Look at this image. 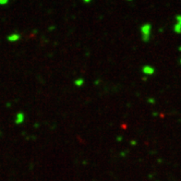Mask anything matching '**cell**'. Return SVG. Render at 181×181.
I'll list each match as a JSON object with an SVG mask.
<instances>
[{
    "instance_id": "6da1fadb",
    "label": "cell",
    "mask_w": 181,
    "mask_h": 181,
    "mask_svg": "<svg viewBox=\"0 0 181 181\" xmlns=\"http://www.w3.org/2000/svg\"><path fill=\"white\" fill-rule=\"evenodd\" d=\"M151 25L149 23H146L141 27V35L142 40L144 42H148L150 39V34H151Z\"/></svg>"
},
{
    "instance_id": "7a4b0ae2",
    "label": "cell",
    "mask_w": 181,
    "mask_h": 181,
    "mask_svg": "<svg viewBox=\"0 0 181 181\" xmlns=\"http://www.w3.org/2000/svg\"><path fill=\"white\" fill-rule=\"evenodd\" d=\"M142 72L145 75L150 76V75H152V74L154 73V68L151 67V66H144L142 68Z\"/></svg>"
},
{
    "instance_id": "3957f363",
    "label": "cell",
    "mask_w": 181,
    "mask_h": 181,
    "mask_svg": "<svg viewBox=\"0 0 181 181\" xmlns=\"http://www.w3.org/2000/svg\"><path fill=\"white\" fill-rule=\"evenodd\" d=\"M24 121V115L22 113H19L16 116V123L17 124H22Z\"/></svg>"
},
{
    "instance_id": "277c9868",
    "label": "cell",
    "mask_w": 181,
    "mask_h": 181,
    "mask_svg": "<svg viewBox=\"0 0 181 181\" xmlns=\"http://www.w3.org/2000/svg\"><path fill=\"white\" fill-rule=\"evenodd\" d=\"M8 39H9V42H16V41H18L19 39V35L17 33H13V34H11V35L9 36Z\"/></svg>"
},
{
    "instance_id": "5b68a950",
    "label": "cell",
    "mask_w": 181,
    "mask_h": 181,
    "mask_svg": "<svg viewBox=\"0 0 181 181\" xmlns=\"http://www.w3.org/2000/svg\"><path fill=\"white\" fill-rule=\"evenodd\" d=\"M74 83H75V85H76V86L80 87V86L83 85V83H84V80H83V79H78V80H75Z\"/></svg>"
},
{
    "instance_id": "8992f818",
    "label": "cell",
    "mask_w": 181,
    "mask_h": 181,
    "mask_svg": "<svg viewBox=\"0 0 181 181\" xmlns=\"http://www.w3.org/2000/svg\"><path fill=\"white\" fill-rule=\"evenodd\" d=\"M5 4H8V1H0V5H5Z\"/></svg>"
}]
</instances>
